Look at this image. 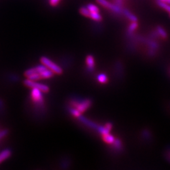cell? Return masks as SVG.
I'll return each instance as SVG.
<instances>
[{
    "instance_id": "1",
    "label": "cell",
    "mask_w": 170,
    "mask_h": 170,
    "mask_svg": "<svg viewBox=\"0 0 170 170\" xmlns=\"http://www.w3.org/2000/svg\"><path fill=\"white\" fill-rule=\"evenodd\" d=\"M96 1L100 5L111 11L112 12H114L116 13H121L123 12V9L122 8V7L117 5V4H113L107 1V0H96Z\"/></svg>"
},
{
    "instance_id": "2",
    "label": "cell",
    "mask_w": 170,
    "mask_h": 170,
    "mask_svg": "<svg viewBox=\"0 0 170 170\" xmlns=\"http://www.w3.org/2000/svg\"><path fill=\"white\" fill-rule=\"evenodd\" d=\"M41 63L45 65L47 68H48L49 70H50L52 71H53L54 73L61 75L63 73V70L59 66L51 61L49 58H45V57H42L40 59Z\"/></svg>"
},
{
    "instance_id": "3",
    "label": "cell",
    "mask_w": 170,
    "mask_h": 170,
    "mask_svg": "<svg viewBox=\"0 0 170 170\" xmlns=\"http://www.w3.org/2000/svg\"><path fill=\"white\" fill-rule=\"evenodd\" d=\"M71 104L76 110L79 111L81 113L85 111L91 105V101L90 100H84L81 101L73 100Z\"/></svg>"
},
{
    "instance_id": "4",
    "label": "cell",
    "mask_w": 170,
    "mask_h": 170,
    "mask_svg": "<svg viewBox=\"0 0 170 170\" xmlns=\"http://www.w3.org/2000/svg\"><path fill=\"white\" fill-rule=\"evenodd\" d=\"M24 85L28 87L32 88H37L44 93H47L49 91V88L47 86L45 85H42L40 83H38L35 82L34 81H32L30 80H26L24 81Z\"/></svg>"
},
{
    "instance_id": "5",
    "label": "cell",
    "mask_w": 170,
    "mask_h": 170,
    "mask_svg": "<svg viewBox=\"0 0 170 170\" xmlns=\"http://www.w3.org/2000/svg\"><path fill=\"white\" fill-rule=\"evenodd\" d=\"M42 91L37 88H33L31 92V97L32 100L37 104L42 105L44 102V98L42 95Z\"/></svg>"
},
{
    "instance_id": "6",
    "label": "cell",
    "mask_w": 170,
    "mask_h": 170,
    "mask_svg": "<svg viewBox=\"0 0 170 170\" xmlns=\"http://www.w3.org/2000/svg\"><path fill=\"white\" fill-rule=\"evenodd\" d=\"M123 14L125 15L126 18H127L131 22H137V18L130 11L127 9H123Z\"/></svg>"
},
{
    "instance_id": "7",
    "label": "cell",
    "mask_w": 170,
    "mask_h": 170,
    "mask_svg": "<svg viewBox=\"0 0 170 170\" xmlns=\"http://www.w3.org/2000/svg\"><path fill=\"white\" fill-rule=\"evenodd\" d=\"M11 155V151L9 149H5L0 153V163L8 158Z\"/></svg>"
},
{
    "instance_id": "8",
    "label": "cell",
    "mask_w": 170,
    "mask_h": 170,
    "mask_svg": "<svg viewBox=\"0 0 170 170\" xmlns=\"http://www.w3.org/2000/svg\"><path fill=\"white\" fill-rule=\"evenodd\" d=\"M90 18L95 22H101L103 19L99 12H90Z\"/></svg>"
},
{
    "instance_id": "9",
    "label": "cell",
    "mask_w": 170,
    "mask_h": 170,
    "mask_svg": "<svg viewBox=\"0 0 170 170\" xmlns=\"http://www.w3.org/2000/svg\"><path fill=\"white\" fill-rule=\"evenodd\" d=\"M86 64L88 67L89 70H93L94 65H95V61L94 58L92 55H88L86 58Z\"/></svg>"
},
{
    "instance_id": "10",
    "label": "cell",
    "mask_w": 170,
    "mask_h": 170,
    "mask_svg": "<svg viewBox=\"0 0 170 170\" xmlns=\"http://www.w3.org/2000/svg\"><path fill=\"white\" fill-rule=\"evenodd\" d=\"M103 139L104 140V141L108 144H111L113 143H114L115 142V139H114V137H113L111 135L109 134L108 133L106 134H105V135H103Z\"/></svg>"
},
{
    "instance_id": "11",
    "label": "cell",
    "mask_w": 170,
    "mask_h": 170,
    "mask_svg": "<svg viewBox=\"0 0 170 170\" xmlns=\"http://www.w3.org/2000/svg\"><path fill=\"white\" fill-rule=\"evenodd\" d=\"M157 32L158 35L161 37H162V39H166L167 37V35L166 32L164 30V29L163 28H162L160 26L157 27Z\"/></svg>"
},
{
    "instance_id": "12",
    "label": "cell",
    "mask_w": 170,
    "mask_h": 170,
    "mask_svg": "<svg viewBox=\"0 0 170 170\" xmlns=\"http://www.w3.org/2000/svg\"><path fill=\"white\" fill-rule=\"evenodd\" d=\"M80 13L83 15L85 17H88L90 18V10L88 9V8L86 7H81L80 10Z\"/></svg>"
},
{
    "instance_id": "13",
    "label": "cell",
    "mask_w": 170,
    "mask_h": 170,
    "mask_svg": "<svg viewBox=\"0 0 170 170\" xmlns=\"http://www.w3.org/2000/svg\"><path fill=\"white\" fill-rule=\"evenodd\" d=\"M157 4L160 7L167 11L170 14V5H169L168 3L162 2H158Z\"/></svg>"
},
{
    "instance_id": "14",
    "label": "cell",
    "mask_w": 170,
    "mask_h": 170,
    "mask_svg": "<svg viewBox=\"0 0 170 170\" xmlns=\"http://www.w3.org/2000/svg\"><path fill=\"white\" fill-rule=\"evenodd\" d=\"M86 7L90 10V12H100L98 7L97 6H96L95 5H94V4H92V3L88 4L86 6Z\"/></svg>"
},
{
    "instance_id": "15",
    "label": "cell",
    "mask_w": 170,
    "mask_h": 170,
    "mask_svg": "<svg viewBox=\"0 0 170 170\" xmlns=\"http://www.w3.org/2000/svg\"><path fill=\"white\" fill-rule=\"evenodd\" d=\"M28 79L30 80H32V81H37V80H41L42 78H41L39 73H35L32 75L31 76H30L29 77H28Z\"/></svg>"
},
{
    "instance_id": "16",
    "label": "cell",
    "mask_w": 170,
    "mask_h": 170,
    "mask_svg": "<svg viewBox=\"0 0 170 170\" xmlns=\"http://www.w3.org/2000/svg\"><path fill=\"white\" fill-rule=\"evenodd\" d=\"M98 81L101 83H105L107 81V77L104 74H101L98 76Z\"/></svg>"
},
{
    "instance_id": "17",
    "label": "cell",
    "mask_w": 170,
    "mask_h": 170,
    "mask_svg": "<svg viewBox=\"0 0 170 170\" xmlns=\"http://www.w3.org/2000/svg\"><path fill=\"white\" fill-rule=\"evenodd\" d=\"M137 27H138L137 22H132V23L130 24V25L129 27V32L130 33L134 32V31L137 28Z\"/></svg>"
},
{
    "instance_id": "18",
    "label": "cell",
    "mask_w": 170,
    "mask_h": 170,
    "mask_svg": "<svg viewBox=\"0 0 170 170\" xmlns=\"http://www.w3.org/2000/svg\"><path fill=\"white\" fill-rule=\"evenodd\" d=\"M35 73H37V71H36V70H35V68H31V69H29V70H27L25 72V76L28 78V77H29L30 76H31L32 75H33V74H34Z\"/></svg>"
},
{
    "instance_id": "19",
    "label": "cell",
    "mask_w": 170,
    "mask_h": 170,
    "mask_svg": "<svg viewBox=\"0 0 170 170\" xmlns=\"http://www.w3.org/2000/svg\"><path fill=\"white\" fill-rule=\"evenodd\" d=\"M61 0H49V3L52 7H55L58 5Z\"/></svg>"
},
{
    "instance_id": "20",
    "label": "cell",
    "mask_w": 170,
    "mask_h": 170,
    "mask_svg": "<svg viewBox=\"0 0 170 170\" xmlns=\"http://www.w3.org/2000/svg\"><path fill=\"white\" fill-rule=\"evenodd\" d=\"M114 145H115V146H114L115 147H116L117 149H120L121 148V147H122V144H121V141H119V140L115 141V142H114Z\"/></svg>"
},
{
    "instance_id": "21",
    "label": "cell",
    "mask_w": 170,
    "mask_h": 170,
    "mask_svg": "<svg viewBox=\"0 0 170 170\" xmlns=\"http://www.w3.org/2000/svg\"><path fill=\"white\" fill-rule=\"evenodd\" d=\"M8 131L7 129L0 131V139L4 137L5 136H6L8 134Z\"/></svg>"
},
{
    "instance_id": "22",
    "label": "cell",
    "mask_w": 170,
    "mask_h": 170,
    "mask_svg": "<svg viewBox=\"0 0 170 170\" xmlns=\"http://www.w3.org/2000/svg\"><path fill=\"white\" fill-rule=\"evenodd\" d=\"M159 2H165L167 3L168 4H170V0H158Z\"/></svg>"
},
{
    "instance_id": "23",
    "label": "cell",
    "mask_w": 170,
    "mask_h": 170,
    "mask_svg": "<svg viewBox=\"0 0 170 170\" xmlns=\"http://www.w3.org/2000/svg\"><path fill=\"white\" fill-rule=\"evenodd\" d=\"M169 73H170V71H169Z\"/></svg>"
}]
</instances>
